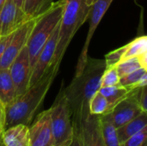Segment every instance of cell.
<instances>
[{
    "instance_id": "cell-1",
    "label": "cell",
    "mask_w": 147,
    "mask_h": 146,
    "mask_svg": "<svg viewBox=\"0 0 147 146\" xmlns=\"http://www.w3.org/2000/svg\"><path fill=\"white\" fill-rule=\"evenodd\" d=\"M105 69V59L89 57L81 74L74 76L71 83L64 88L73 127H79L90 115V102L101 88V80Z\"/></svg>"
},
{
    "instance_id": "cell-2",
    "label": "cell",
    "mask_w": 147,
    "mask_h": 146,
    "mask_svg": "<svg viewBox=\"0 0 147 146\" xmlns=\"http://www.w3.org/2000/svg\"><path fill=\"white\" fill-rule=\"evenodd\" d=\"M58 71L59 69L52 66L41 79L4 108L3 130L19 124L30 126L35 113L42 105Z\"/></svg>"
},
{
    "instance_id": "cell-3",
    "label": "cell",
    "mask_w": 147,
    "mask_h": 146,
    "mask_svg": "<svg viewBox=\"0 0 147 146\" xmlns=\"http://www.w3.org/2000/svg\"><path fill=\"white\" fill-rule=\"evenodd\" d=\"M91 6L85 0H65L64 12L59 23L58 44L53 66L59 69L64 54L80 27L88 19Z\"/></svg>"
},
{
    "instance_id": "cell-4",
    "label": "cell",
    "mask_w": 147,
    "mask_h": 146,
    "mask_svg": "<svg viewBox=\"0 0 147 146\" xmlns=\"http://www.w3.org/2000/svg\"><path fill=\"white\" fill-rule=\"evenodd\" d=\"M65 4V0L53 2L52 6L46 12L35 18L34 27L27 43L31 71H33L35 62L44 46L59 24L64 12Z\"/></svg>"
},
{
    "instance_id": "cell-5",
    "label": "cell",
    "mask_w": 147,
    "mask_h": 146,
    "mask_svg": "<svg viewBox=\"0 0 147 146\" xmlns=\"http://www.w3.org/2000/svg\"><path fill=\"white\" fill-rule=\"evenodd\" d=\"M49 110L54 146H67L72 139L74 129L63 86Z\"/></svg>"
},
{
    "instance_id": "cell-6",
    "label": "cell",
    "mask_w": 147,
    "mask_h": 146,
    "mask_svg": "<svg viewBox=\"0 0 147 146\" xmlns=\"http://www.w3.org/2000/svg\"><path fill=\"white\" fill-rule=\"evenodd\" d=\"M34 22L35 19L29 20L22 24L12 33L6 48L0 59V69H9L15 59L27 45Z\"/></svg>"
},
{
    "instance_id": "cell-7",
    "label": "cell",
    "mask_w": 147,
    "mask_h": 146,
    "mask_svg": "<svg viewBox=\"0 0 147 146\" xmlns=\"http://www.w3.org/2000/svg\"><path fill=\"white\" fill-rule=\"evenodd\" d=\"M114 0H98L96 1L93 5H91V9L90 11L89 15V22H90V27H89V31L87 34V37L84 42V45L82 48V51L79 54L77 66H76V72L75 76H78L81 74L83 70L84 69L87 60H88V50H89V46L90 43V40L93 37V34L102 21L103 15L109 9L110 4L112 3Z\"/></svg>"
},
{
    "instance_id": "cell-8",
    "label": "cell",
    "mask_w": 147,
    "mask_h": 146,
    "mask_svg": "<svg viewBox=\"0 0 147 146\" xmlns=\"http://www.w3.org/2000/svg\"><path fill=\"white\" fill-rule=\"evenodd\" d=\"M140 88L133 89L111 111L112 120L117 129L143 112L140 103Z\"/></svg>"
},
{
    "instance_id": "cell-9",
    "label": "cell",
    "mask_w": 147,
    "mask_h": 146,
    "mask_svg": "<svg viewBox=\"0 0 147 146\" xmlns=\"http://www.w3.org/2000/svg\"><path fill=\"white\" fill-rule=\"evenodd\" d=\"M9 70L16 88L17 97L24 94L30 86V77L32 71L27 45L15 59Z\"/></svg>"
},
{
    "instance_id": "cell-10",
    "label": "cell",
    "mask_w": 147,
    "mask_h": 146,
    "mask_svg": "<svg viewBox=\"0 0 147 146\" xmlns=\"http://www.w3.org/2000/svg\"><path fill=\"white\" fill-rule=\"evenodd\" d=\"M59 30V24L57 26L54 32L47 41L39 58L37 59L34 69L32 71V74L30 77V86L34 85L40 79H41L43 76L47 72V71L53 66L54 54L58 44Z\"/></svg>"
},
{
    "instance_id": "cell-11",
    "label": "cell",
    "mask_w": 147,
    "mask_h": 146,
    "mask_svg": "<svg viewBox=\"0 0 147 146\" xmlns=\"http://www.w3.org/2000/svg\"><path fill=\"white\" fill-rule=\"evenodd\" d=\"M29 139L30 146H54L49 109L39 114L29 126Z\"/></svg>"
},
{
    "instance_id": "cell-12",
    "label": "cell",
    "mask_w": 147,
    "mask_h": 146,
    "mask_svg": "<svg viewBox=\"0 0 147 146\" xmlns=\"http://www.w3.org/2000/svg\"><path fill=\"white\" fill-rule=\"evenodd\" d=\"M28 22L22 9L12 0H6L0 11V36H9L22 24Z\"/></svg>"
},
{
    "instance_id": "cell-13",
    "label": "cell",
    "mask_w": 147,
    "mask_h": 146,
    "mask_svg": "<svg viewBox=\"0 0 147 146\" xmlns=\"http://www.w3.org/2000/svg\"><path fill=\"white\" fill-rule=\"evenodd\" d=\"M73 128L79 133L82 146H107L102 134L100 115L90 114L79 127Z\"/></svg>"
},
{
    "instance_id": "cell-14",
    "label": "cell",
    "mask_w": 147,
    "mask_h": 146,
    "mask_svg": "<svg viewBox=\"0 0 147 146\" xmlns=\"http://www.w3.org/2000/svg\"><path fill=\"white\" fill-rule=\"evenodd\" d=\"M3 143L4 146H30L29 126L19 124L5 129Z\"/></svg>"
},
{
    "instance_id": "cell-15",
    "label": "cell",
    "mask_w": 147,
    "mask_h": 146,
    "mask_svg": "<svg viewBox=\"0 0 147 146\" xmlns=\"http://www.w3.org/2000/svg\"><path fill=\"white\" fill-rule=\"evenodd\" d=\"M147 125V113L142 112L137 117L117 129L120 143L123 145L127 139L142 130Z\"/></svg>"
},
{
    "instance_id": "cell-16",
    "label": "cell",
    "mask_w": 147,
    "mask_h": 146,
    "mask_svg": "<svg viewBox=\"0 0 147 146\" xmlns=\"http://www.w3.org/2000/svg\"><path fill=\"white\" fill-rule=\"evenodd\" d=\"M16 97V88L9 69H0V103L5 108Z\"/></svg>"
},
{
    "instance_id": "cell-17",
    "label": "cell",
    "mask_w": 147,
    "mask_h": 146,
    "mask_svg": "<svg viewBox=\"0 0 147 146\" xmlns=\"http://www.w3.org/2000/svg\"><path fill=\"white\" fill-rule=\"evenodd\" d=\"M100 124L102 134L107 146H122L120 143L117 128L115 126L111 112L100 115Z\"/></svg>"
},
{
    "instance_id": "cell-18",
    "label": "cell",
    "mask_w": 147,
    "mask_h": 146,
    "mask_svg": "<svg viewBox=\"0 0 147 146\" xmlns=\"http://www.w3.org/2000/svg\"><path fill=\"white\" fill-rule=\"evenodd\" d=\"M53 3V0H24L22 12L28 21L35 19L46 12Z\"/></svg>"
},
{
    "instance_id": "cell-19",
    "label": "cell",
    "mask_w": 147,
    "mask_h": 146,
    "mask_svg": "<svg viewBox=\"0 0 147 146\" xmlns=\"http://www.w3.org/2000/svg\"><path fill=\"white\" fill-rule=\"evenodd\" d=\"M133 89H127L121 84L115 86H108V87H101L99 89V92L107 98L109 101L111 108L113 110L114 107L123 98H125Z\"/></svg>"
},
{
    "instance_id": "cell-20",
    "label": "cell",
    "mask_w": 147,
    "mask_h": 146,
    "mask_svg": "<svg viewBox=\"0 0 147 146\" xmlns=\"http://www.w3.org/2000/svg\"><path fill=\"white\" fill-rule=\"evenodd\" d=\"M146 42L147 35H143L137 37L128 44H127V49L126 52L121 59V60L119 62H122L124 60H127L128 59L135 58L140 55L142 52L146 51ZM118 63V64H119Z\"/></svg>"
},
{
    "instance_id": "cell-21",
    "label": "cell",
    "mask_w": 147,
    "mask_h": 146,
    "mask_svg": "<svg viewBox=\"0 0 147 146\" xmlns=\"http://www.w3.org/2000/svg\"><path fill=\"white\" fill-rule=\"evenodd\" d=\"M112 111L111 106L105 96L97 91L90 102V114L102 115Z\"/></svg>"
},
{
    "instance_id": "cell-22",
    "label": "cell",
    "mask_w": 147,
    "mask_h": 146,
    "mask_svg": "<svg viewBox=\"0 0 147 146\" xmlns=\"http://www.w3.org/2000/svg\"><path fill=\"white\" fill-rule=\"evenodd\" d=\"M116 68H117L119 77L121 78L122 77H125V76L132 73L133 71L141 68V66H140L138 57H135V58L128 59L127 60H124V61L117 64Z\"/></svg>"
},
{
    "instance_id": "cell-23",
    "label": "cell",
    "mask_w": 147,
    "mask_h": 146,
    "mask_svg": "<svg viewBox=\"0 0 147 146\" xmlns=\"http://www.w3.org/2000/svg\"><path fill=\"white\" fill-rule=\"evenodd\" d=\"M120 84V77L116 65L106 67L101 80V87L115 86Z\"/></svg>"
},
{
    "instance_id": "cell-24",
    "label": "cell",
    "mask_w": 147,
    "mask_h": 146,
    "mask_svg": "<svg viewBox=\"0 0 147 146\" xmlns=\"http://www.w3.org/2000/svg\"><path fill=\"white\" fill-rule=\"evenodd\" d=\"M146 72V70H144L143 68H140L134 71H133L132 73L122 77L120 78V84L121 86H124L127 89H134V85L139 82V80L141 78V77L143 76V74Z\"/></svg>"
},
{
    "instance_id": "cell-25",
    "label": "cell",
    "mask_w": 147,
    "mask_h": 146,
    "mask_svg": "<svg viewBox=\"0 0 147 146\" xmlns=\"http://www.w3.org/2000/svg\"><path fill=\"white\" fill-rule=\"evenodd\" d=\"M122 146H147V125L142 130L127 139Z\"/></svg>"
},
{
    "instance_id": "cell-26",
    "label": "cell",
    "mask_w": 147,
    "mask_h": 146,
    "mask_svg": "<svg viewBox=\"0 0 147 146\" xmlns=\"http://www.w3.org/2000/svg\"><path fill=\"white\" fill-rule=\"evenodd\" d=\"M140 103L142 110L147 113V85L141 87L140 89Z\"/></svg>"
},
{
    "instance_id": "cell-27",
    "label": "cell",
    "mask_w": 147,
    "mask_h": 146,
    "mask_svg": "<svg viewBox=\"0 0 147 146\" xmlns=\"http://www.w3.org/2000/svg\"><path fill=\"white\" fill-rule=\"evenodd\" d=\"M67 146H82L81 139H80V137H79V133H78V132L76 129H74L72 139H71L70 143L67 145Z\"/></svg>"
},
{
    "instance_id": "cell-28",
    "label": "cell",
    "mask_w": 147,
    "mask_h": 146,
    "mask_svg": "<svg viewBox=\"0 0 147 146\" xmlns=\"http://www.w3.org/2000/svg\"><path fill=\"white\" fill-rule=\"evenodd\" d=\"M11 34L9 35V36H0V59H1V57L3 55L5 48H6V46H7L9 40V38L11 36Z\"/></svg>"
},
{
    "instance_id": "cell-29",
    "label": "cell",
    "mask_w": 147,
    "mask_h": 146,
    "mask_svg": "<svg viewBox=\"0 0 147 146\" xmlns=\"http://www.w3.org/2000/svg\"><path fill=\"white\" fill-rule=\"evenodd\" d=\"M138 59H139L141 68L147 71V50L145 51L144 52H142L140 55H139Z\"/></svg>"
},
{
    "instance_id": "cell-30",
    "label": "cell",
    "mask_w": 147,
    "mask_h": 146,
    "mask_svg": "<svg viewBox=\"0 0 147 146\" xmlns=\"http://www.w3.org/2000/svg\"><path fill=\"white\" fill-rule=\"evenodd\" d=\"M147 85V71L143 74V76L141 77V78L139 80V82L134 85V89H138V88H141L143 86Z\"/></svg>"
},
{
    "instance_id": "cell-31",
    "label": "cell",
    "mask_w": 147,
    "mask_h": 146,
    "mask_svg": "<svg viewBox=\"0 0 147 146\" xmlns=\"http://www.w3.org/2000/svg\"><path fill=\"white\" fill-rule=\"evenodd\" d=\"M3 119H4V108L0 104V123L3 125Z\"/></svg>"
},
{
    "instance_id": "cell-32",
    "label": "cell",
    "mask_w": 147,
    "mask_h": 146,
    "mask_svg": "<svg viewBox=\"0 0 147 146\" xmlns=\"http://www.w3.org/2000/svg\"><path fill=\"white\" fill-rule=\"evenodd\" d=\"M13 1V3L16 5V7L17 8H19L20 9H22V5H23V1L24 0H12Z\"/></svg>"
},
{
    "instance_id": "cell-33",
    "label": "cell",
    "mask_w": 147,
    "mask_h": 146,
    "mask_svg": "<svg viewBox=\"0 0 147 146\" xmlns=\"http://www.w3.org/2000/svg\"><path fill=\"white\" fill-rule=\"evenodd\" d=\"M3 123H0V145L3 142Z\"/></svg>"
},
{
    "instance_id": "cell-34",
    "label": "cell",
    "mask_w": 147,
    "mask_h": 146,
    "mask_svg": "<svg viewBox=\"0 0 147 146\" xmlns=\"http://www.w3.org/2000/svg\"><path fill=\"white\" fill-rule=\"evenodd\" d=\"M96 1H98V0H85V2H86V3L88 4V5H90V6H91V5H93Z\"/></svg>"
},
{
    "instance_id": "cell-35",
    "label": "cell",
    "mask_w": 147,
    "mask_h": 146,
    "mask_svg": "<svg viewBox=\"0 0 147 146\" xmlns=\"http://www.w3.org/2000/svg\"><path fill=\"white\" fill-rule=\"evenodd\" d=\"M5 3H6V0H0V11H1L2 8L3 7Z\"/></svg>"
},
{
    "instance_id": "cell-36",
    "label": "cell",
    "mask_w": 147,
    "mask_h": 146,
    "mask_svg": "<svg viewBox=\"0 0 147 146\" xmlns=\"http://www.w3.org/2000/svg\"><path fill=\"white\" fill-rule=\"evenodd\" d=\"M0 146H4V145H3V142L1 143V145H0Z\"/></svg>"
},
{
    "instance_id": "cell-37",
    "label": "cell",
    "mask_w": 147,
    "mask_h": 146,
    "mask_svg": "<svg viewBox=\"0 0 147 146\" xmlns=\"http://www.w3.org/2000/svg\"><path fill=\"white\" fill-rule=\"evenodd\" d=\"M146 50H147V42H146Z\"/></svg>"
},
{
    "instance_id": "cell-38",
    "label": "cell",
    "mask_w": 147,
    "mask_h": 146,
    "mask_svg": "<svg viewBox=\"0 0 147 146\" xmlns=\"http://www.w3.org/2000/svg\"><path fill=\"white\" fill-rule=\"evenodd\" d=\"M0 104H1V103H0Z\"/></svg>"
}]
</instances>
